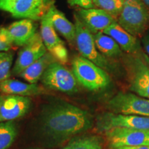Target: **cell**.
<instances>
[{
	"instance_id": "cell-6",
	"label": "cell",
	"mask_w": 149,
	"mask_h": 149,
	"mask_svg": "<svg viewBox=\"0 0 149 149\" xmlns=\"http://www.w3.org/2000/svg\"><path fill=\"white\" fill-rule=\"evenodd\" d=\"M74 19L76 29L75 46L80 55L92 61L107 72L112 70L113 66L107 57L102 55L97 48L94 35L81 23L75 14H74Z\"/></svg>"
},
{
	"instance_id": "cell-32",
	"label": "cell",
	"mask_w": 149,
	"mask_h": 149,
	"mask_svg": "<svg viewBox=\"0 0 149 149\" xmlns=\"http://www.w3.org/2000/svg\"><path fill=\"white\" fill-rule=\"evenodd\" d=\"M35 149H40V148H35Z\"/></svg>"
},
{
	"instance_id": "cell-13",
	"label": "cell",
	"mask_w": 149,
	"mask_h": 149,
	"mask_svg": "<svg viewBox=\"0 0 149 149\" xmlns=\"http://www.w3.org/2000/svg\"><path fill=\"white\" fill-rule=\"evenodd\" d=\"M93 34L103 32L117 19L102 9L79 8L74 13Z\"/></svg>"
},
{
	"instance_id": "cell-4",
	"label": "cell",
	"mask_w": 149,
	"mask_h": 149,
	"mask_svg": "<svg viewBox=\"0 0 149 149\" xmlns=\"http://www.w3.org/2000/svg\"><path fill=\"white\" fill-rule=\"evenodd\" d=\"M117 23L134 37H142L149 28V8L141 0H124Z\"/></svg>"
},
{
	"instance_id": "cell-7",
	"label": "cell",
	"mask_w": 149,
	"mask_h": 149,
	"mask_svg": "<svg viewBox=\"0 0 149 149\" xmlns=\"http://www.w3.org/2000/svg\"><path fill=\"white\" fill-rule=\"evenodd\" d=\"M55 4V0H12L3 10L8 12L13 17L42 20Z\"/></svg>"
},
{
	"instance_id": "cell-24",
	"label": "cell",
	"mask_w": 149,
	"mask_h": 149,
	"mask_svg": "<svg viewBox=\"0 0 149 149\" xmlns=\"http://www.w3.org/2000/svg\"><path fill=\"white\" fill-rule=\"evenodd\" d=\"M14 55L11 52L0 53V82L10 79Z\"/></svg>"
},
{
	"instance_id": "cell-28",
	"label": "cell",
	"mask_w": 149,
	"mask_h": 149,
	"mask_svg": "<svg viewBox=\"0 0 149 149\" xmlns=\"http://www.w3.org/2000/svg\"><path fill=\"white\" fill-rule=\"evenodd\" d=\"M111 149H149V146H122L118 148H111Z\"/></svg>"
},
{
	"instance_id": "cell-25",
	"label": "cell",
	"mask_w": 149,
	"mask_h": 149,
	"mask_svg": "<svg viewBox=\"0 0 149 149\" xmlns=\"http://www.w3.org/2000/svg\"><path fill=\"white\" fill-rule=\"evenodd\" d=\"M14 45L7 28H0V53L8 52Z\"/></svg>"
},
{
	"instance_id": "cell-21",
	"label": "cell",
	"mask_w": 149,
	"mask_h": 149,
	"mask_svg": "<svg viewBox=\"0 0 149 149\" xmlns=\"http://www.w3.org/2000/svg\"><path fill=\"white\" fill-rule=\"evenodd\" d=\"M17 135V128L13 121L0 122V149H8Z\"/></svg>"
},
{
	"instance_id": "cell-12",
	"label": "cell",
	"mask_w": 149,
	"mask_h": 149,
	"mask_svg": "<svg viewBox=\"0 0 149 149\" xmlns=\"http://www.w3.org/2000/svg\"><path fill=\"white\" fill-rule=\"evenodd\" d=\"M40 33L48 53L53 55L57 61L66 65L68 61L67 48L47 16L41 20Z\"/></svg>"
},
{
	"instance_id": "cell-1",
	"label": "cell",
	"mask_w": 149,
	"mask_h": 149,
	"mask_svg": "<svg viewBox=\"0 0 149 149\" xmlns=\"http://www.w3.org/2000/svg\"><path fill=\"white\" fill-rule=\"evenodd\" d=\"M87 111L66 102H55L43 108L40 127L43 135L53 142L60 143L91 127Z\"/></svg>"
},
{
	"instance_id": "cell-3",
	"label": "cell",
	"mask_w": 149,
	"mask_h": 149,
	"mask_svg": "<svg viewBox=\"0 0 149 149\" xmlns=\"http://www.w3.org/2000/svg\"><path fill=\"white\" fill-rule=\"evenodd\" d=\"M129 89L149 99V59L142 51L128 54L124 61Z\"/></svg>"
},
{
	"instance_id": "cell-19",
	"label": "cell",
	"mask_w": 149,
	"mask_h": 149,
	"mask_svg": "<svg viewBox=\"0 0 149 149\" xmlns=\"http://www.w3.org/2000/svg\"><path fill=\"white\" fill-rule=\"evenodd\" d=\"M57 61L54 56L47 52L45 55L24 70L19 77L30 84H37L52 63Z\"/></svg>"
},
{
	"instance_id": "cell-17",
	"label": "cell",
	"mask_w": 149,
	"mask_h": 149,
	"mask_svg": "<svg viewBox=\"0 0 149 149\" xmlns=\"http://www.w3.org/2000/svg\"><path fill=\"white\" fill-rule=\"evenodd\" d=\"M47 16L53 24L54 29L61 34L72 46H75V26L70 22L65 15L54 4L48 12Z\"/></svg>"
},
{
	"instance_id": "cell-29",
	"label": "cell",
	"mask_w": 149,
	"mask_h": 149,
	"mask_svg": "<svg viewBox=\"0 0 149 149\" xmlns=\"http://www.w3.org/2000/svg\"><path fill=\"white\" fill-rule=\"evenodd\" d=\"M12 0H0V10H3L6 6Z\"/></svg>"
},
{
	"instance_id": "cell-14",
	"label": "cell",
	"mask_w": 149,
	"mask_h": 149,
	"mask_svg": "<svg viewBox=\"0 0 149 149\" xmlns=\"http://www.w3.org/2000/svg\"><path fill=\"white\" fill-rule=\"evenodd\" d=\"M31 103L28 97L4 95L0 109V122L14 121L24 116L31 109Z\"/></svg>"
},
{
	"instance_id": "cell-2",
	"label": "cell",
	"mask_w": 149,
	"mask_h": 149,
	"mask_svg": "<svg viewBox=\"0 0 149 149\" xmlns=\"http://www.w3.org/2000/svg\"><path fill=\"white\" fill-rule=\"evenodd\" d=\"M71 70L79 84L88 91L103 90L111 82L106 70L81 55L74 56L72 58Z\"/></svg>"
},
{
	"instance_id": "cell-23",
	"label": "cell",
	"mask_w": 149,
	"mask_h": 149,
	"mask_svg": "<svg viewBox=\"0 0 149 149\" xmlns=\"http://www.w3.org/2000/svg\"><path fill=\"white\" fill-rule=\"evenodd\" d=\"M124 0H94L95 8L102 9L116 19L119 17L124 6Z\"/></svg>"
},
{
	"instance_id": "cell-30",
	"label": "cell",
	"mask_w": 149,
	"mask_h": 149,
	"mask_svg": "<svg viewBox=\"0 0 149 149\" xmlns=\"http://www.w3.org/2000/svg\"><path fill=\"white\" fill-rule=\"evenodd\" d=\"M3 98H4V95L1 93L0 94V109H1V104H2Z\"/></svg>"
},
{
	"instance_id": "cell-16",
	"label": "cell",
	"mask_w": 149,
	"mask_h": 149,
	"mask_svg": "<svg viewBox=\"0 0 149 149\" xmlns=\"http://www.w3.org/2000/svg\"><path fill=\"white\" fill-rule=\"evenodd\" d=\"M0 93L3 95H13L29 97L46 94L47 91L37 84L26 83L19 80L8 79L0 82Z\"/></svg>"
},
{
	"instance_id": "cell-20",
	"label": "cell",
	"mask_w": 149,
	"mask_h": 149,
	"mask_svg": "<svg viewBox=\"0 0 149 149\" xmlns=\"http://www.w3.org/2000/svg\"><path fill=\"white\" fill-rule=\"evenodd\" d=\"M93 35L97 48L104 57L114 59L122 55V50L112 37L103 32Z\"/></svg>"
},
{
	"instance_id": "cell-9",
	"label": "cell",
	"mask_w": 149,
	"mask_h": 149,
	"mask_svg": "<svg viewBox=\"0 0 149 149\" xmlns=\"http://www.w3.org/2000/svg\"><path fill=\"white\" fill-rule=\"evenodd\" d=\"M111 148L149 146V130L114 128L105 131Z\"/></svg>"
},
{
	"instance_id": "cell-11",
	"label": "cell",
	"mask_w": 149,
	"mask_h": 149,
	"mask_svg": "<svg viewBox=\"0 0 149 149\" xmlns=\"http://www.w3.org/2000/svg\"><path fill=\"white\" fill-rule=\"evenodd\" d=\"M97 126L104 131L114 128L149 130V117L106 113L99 117Z\"/></svg>"
},
{
	"instance_id": "cell-31",
	"label": "cell",
	"mask_w": 149,
	"mask_h": 149,
	"mask_svg": "<svg viewBox=\"0 0 149 149\" xmlns=\"http://www.w3.org/2000/svg\"><path fill=\"white\" fill-rule=\"evenodd\" d=\"M143 1V3L147 7L149 8V0H141Z\"/></svg>"
},
{
	"instance_id": "cell-18",
	"label": "cell",
	"mask_w": 149,
	"mask_h": 149,
	"mask_svg": "<svg viewBox=\"0 0 149 149\" xmlns=\"http://www.w3.org/2000/svg\"><path fill=\"white\" fill-rule=\"evenodd\" d=\"M6 28L13 40L14 45L21 47L37 33V25L35 21L27 19L14 22Z\"/></svg>"
},
{
	"instance_id": "cell-22",
	"label": "cell",
	"mask_w": 149,
	"mask_h": 149,
	"mask_svg": "<svg viewBox=\"0 0 149 149\" xmlns=\"http://www.w3.org/2000/svg\"><path fill=\"white\" fill-rule=\"evenodd\" d=\"M102 141L97 136H82L72 139L63 149H102Z\"/></svg>"
},
{
	"instance_id": "cell-5",
	"label": "cell",
	"mask_w": 149,
	"mask_h": 149,
	"mask_svg": "<svg viewBox=\"0 0 149 149\" xmlns=\"http://www.w3.org/2000/svg\"><path fill=\"white\" fill-rule=\"evenodd\" d=\"M40 81L45 88L50 90L66 94H73L78 91L79 83L72 70L57 61L48 67Z\"/></svg>"
},
{
	"instance_id": "cell-27",
	"label": "cell",
	"mask_w": 149,
	"mask_h": 149,
	"mask_svg": "<svg viewBox=\"0 0 149 149\" xmlns=\"http://www.w3.org/2000/svg\"><path fill=\"white\" fill-rule=\"evenodd\" d=\"M142 43L145 51L146 52L147 55L149 56V35H147L144 37L142 40Z\"/></svg>"
},
{
	"instance_id": "cell-26",
	"label": "cell",
	"mask_w": 149,
	"mask_h": 149,
	"mask_svg": "<svg viewBox=\"0 0 149 149\" xmlns=\"http://www.w3.org/2000/svg\"><path fill=\"white\" fill-rule=\"evenodd\" d=\"M70 6L77 7L78 8L89 9L95 8L93 1L94 0H67Z\"/></svg>"
},
{
	"instance_id": "cell-8",
	"label": "cell",
	"mask_w": 149,
	"mask_h": 149,
	"mask_svg": "<svg viewBox=\"0 0 149 149\" xmlns=\"http://www.w3.org/2000/svg\"><path fill=\"white\" fill-rule=\"evenodd\" d=\"M115 114L149 117V100L131 93L120 92L108 102Z\"/></svg>"
},
{
	"instance_id": "cell-10",
	"label": "cell",
	"mask_w": 149,
	"mask_h": 149,
	"mask_svg": "<svg viewBox=\"0 0 149 149\" xmlns=\"http://www.w3.org/2000/svg\"><path fill=\"white\" fill-rule=\"evenodd\" d=\"M40 33L37 32L23 46L12 68V74L19 76L28 67L33 64L47 53Z\"/></svg>"
},
{
	"instance_id": "cell-15",
	"label": "cell",
	"mask_w": 149,
	"mask_h": 149,
	"mask_svg": "<svg viewBox=\"0 0 149 149\" xmlns=\"http://www.w3.org/2000/svg\"><path fill=\"white\" fill-rule=\"evenodd\" d=\"M103 33L112 37L120 46L121 49L126 53L134 54L142 51L137 37L128 33L117 22L112 24L104 30Z\"/></svg>"
}]
</instances>
